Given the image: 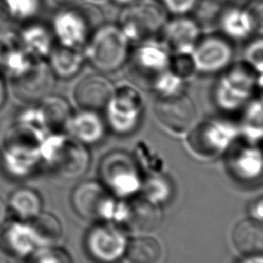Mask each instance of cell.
Wrapping results in <instances>:
<instances>
[{"label":"cell","mask_w":263,"mask_h":263,"mask_svg":"<svg viewBox=\"0 0 263 263\" xmlns=\"http://www.w3.org/2000/svg\"><path fill=\"white\" fill-rule=\"evenodd\" d=\"M8 241L9 248L13 250L15 255H25L31 252L36 245H39L36 235L31 226L13 225L9 228Z\"/></svg>","instance_id":"obj_27"},{"label":"cell","mask_w":263,"mask_h":263,"mask_svg":"<svg viewBox=\"0 0 263 263\" xmlns=\"http://www.w3.org/2000/svg\"><path fill=\"white\" fill-rule=\"evenodd\" d=\"M47 59L54 76L65 79L75 76L80 71L85 60L82 49L63 45L53 46Z\"/></svg>","instance_id":"obj_21"},{"label":"cell","mask_w":263,"mask_h":263,"mask_svg":"<svg viewBox=\"0 0 263 263\" xmlns=\"http://www.w3.org/2000/svg\"><path fill=\"white\" fill-rule=\"evenodd\" d=\"M239 263H263V255H250L246 256Z\"/></svg>","instance_id":"obj_36"},{"label":"cell","mask_w":263,"mask_h":263,"mask_svg":"<svg viewBox=\"0 0 263 263\" xmlns=\"http://www.w3.org/2000/svg\"><path fill=\"white\" fill-rule=\"evenodd\" d=\"M184 78L173 72L171 69L159 74L152 82V86L159 96L174 95L182 91Z\"/></svg>","instance_id":"obj_29"},{"label":"cell","mask_w":263,"mask_h":263,"mask_svg":"<svg viewBox=\"0 0 263 263\" xmlns=\"http://www.w3.org/2000/svg\"><path fill=\"white\" fill-rule=\"evenodd\" d=\"M121 219L133 230L151 231L159 225L161 214L153 200L139 197L129 200L123 205Z\"/></svg>","instance_id":"obj_16"},{"label":"cell","mask_w":263,"mask_h":263,"mask_svg":"<svg viewBox=\"0 0 263 263\" xmlns=\"http://www.w3.org/2000/svg\"><path fill=\"white\" fill-rule=\"evenodd\" d=\"M0 263H7V261L5 259H3L2 257H0Z\"/></svg>","instance_id":"obj_42"},{"label":"cell","mask_w":263,"mask_h":263,"mask_svg":"<svg viewBox=\"0 0 263 263\" xmlns=\"http://www.w3.org/2000/svg\"><path fill=\"white\" fill-rule=\"evenodd\" d=\"M258 82H259V84L263 87V73L258 74Z\"/></svg>","instance_id":"obj_41"},{"label":"cell","mask_w":263,"mask_h":263,"mask_svg":"<svg viewBox=\"0 0 263 263\" xmlns=\"http://www.w3.org/2000/svg\"><path fill=\"white\" fill-rule=\"evenodd\" d=\"M98 1H101V0H98Z\"/></svg>","instance_id":"obj_44"},{"label":"cell","mask_w":263,"mask_h":263,"mask_svg":"<svg viewBox=\"0 0 263 263\" xmlns=\"http://www.w3.org/2000/svg\"><path fill=\"white\" fill-rule=\"evenodd\" d=\"M157 119L166 128L183 133L194 122L196 110L192 100L184 92L159 96L154 104Z\"/></svg>","instance_id":"obj_10"},{"label":"cell","mask_w":263,"mask_h":263,"mask_svg":"<svg viewBox=\"0 0 263 263\" xmlns=\"http://www.w3.org/2000/svg\"><path fill=\"white\" fill-rule=\"evenodd\" d=\"M215 1H227V0H215Z\"/></svg>","instance_id":"obj_43"},{"label":"cell","mask_w":263,"mask_h":263,"mask_svg":"<svg viewBox=\"0 0 263 263\" xmlns=\"http://www.w3.org/2000/svg\"><path fill=\"white\" fill-rule=\"evenodd\" d=\"M198 0H161L164 9L176 15H186L197 5Z\"/></svg>","instance_id":"obj_32"},{"label":"cell","mask_w":263,"mask_h":263,"mask_svg":"<svg viewBox=\"0 0 263 263\" xmlns=\"http://www.w3.org/2000/svg\"><path fill=\"white\" fill-rule=\"evenodd\" d=\"M26 52L33 59L44 60L53 48V35L44 25L32 23L25 26L18 34Z\"/></svg>","instance_id":"obj_20"},{"label":"cell","mask_w":263,"mask_h":263,"mask_svg":"<svg viewBox=\"0 0 263 263\" xmlns=\"http://www.w3.org/2000/svg\"><path fill=\"white\" fill-rule=\"evenodd\" d=\"M85 245L89 256L99 263H114L126 249L123 231L108 223L93 226L86 235Z\"/></svg>","instance_id":"obj_8"},{"label":"cell","mask_w":263,"mask_h":263,"mask_svg":"<svg viewBox=\"0 0 263 263\" xmlns=\"http://www.w3.org/2000/svg\"><path fill=\"white\" fill-rule=\"evenodd\" d=\"M92 14L88 7H80V5L63 7L52 18L53 37L60 45L83 49L96 27Z\"/></svg>","instance_id":"obj_3"},{"label":"cell","mask_w":263,"mask_h":263,"mask_svg":"<svg viewBox=\"0 0 263 263\" xmlns=\"http://www.w3.org/2000/svg\"><path fill=\"white\" fill-rule=\"evenodd\" d=\"M130 58L133 70L152 84L159 74L170 69L172 51L163 41L147 38L140 41Z\"/></svg>","instance_id":"obj_11"},{"label":"cell","mask_w":263,"mask_h":263,"mask_svg":"<svg viewBox=\"0 0 263 263\" xmlns=\"http://www.w3.org/2000/svg\"><path fill=\"white\" fill-rule=\"evenodd\" d=\"M30 226L33 229L39 245H50L55 242L62 233L59 220L51 214L40 213L33 218Z\"/></svg>","instance_id":"obj_26"},{"label":"cell","mask_w":263,"mask_h":263,"mask_svg":"<svg viewBox=\"0 0 263 263\" xmlns=\"http://www.w3.org/2000/svg\"><path fill=\"white\" fill-rule=\"evenodd\" d=\"M67 127L77 140L84 143L97 142L104 134L102 120L93 111L84 110L75 116L72 115Z\"/></svg>","instance_id":"obj_24"},{"label":"cell","mask_w":263,"mask_h":263,"mask_svg":"<svg viewBox=\"0 0 263 263\" xmlns=\"http://www.w3.org/2000/svg\"><path fill=\"white\" fill-rule=\"evenodd\" d=\"M243 59L255 73H263V35H259L248 42L243 50Z\"/></svg>","instance_id":"obj_30"},{"label":"cell","mask_w":263,"mask_h":263,"mask_svg":"<svg viewBox=\"0 0 263 263\" xmlns=\"http://www.w3.org/2000/svg\"><path fill=\"white\" fill-rule=\"evenodd\" d=\"M191 58L195 72L213 74L229 67L233 58V49L226 38L209 35L198 39Z\"/></svg>","instance_id":"obj_9"},{"label":"cell","mask_w":263,"mask_h":263,"mask_svg":"<svg viewBox=\"0 0 263 263\" xmlns=\"http://www.w3.org/2000/svg\"><path fill=\"white\" fill-rule=\"evenodd\" d=\"M170 69L183 78L193 74L195 68L191 53H172Z\"/></svg>","instance_id":"obj_31"},{"label":"cell","mask_w":263,"mask_h":263,"mask_svg":"<svg viewBox=\"0 0 263 263\" xmlns=\"http://www.w3.org/2000/svg\"><path fill=\"white\" fill-rule=\"evenodd\" d=\"M107 107L112 123L120 129H125L132 127L140 115L141 97L130 86H121L113 91Z\"/></svg>","instance_id":"obj_14"},{"label":"cell","mask_w":263,"mask_h":263,"mask_svg":"<svg viewBox=\"0 0 263 263\" xmlns=\"http://www.w3.org/2000/svg\"><path fill=\"white\" fill-rule=\"evenodd\" d=\"M9 208L18 218L30 221L41 213V197L34 189L21 187L11 193Z\"/></svg>","instance_id":"obj_25"},{"label":"cell","mask_w":263,"mask_h":263,"mask_svg":"<svg viewBox=\"0 0 263 263\" xmlns=\"http://www.w3.org/2000/svg\"><path fill=\"white\" fill-rule=\"evenodd\" d=\"M33 60L35 59L24 49L18 35L9 31L0 32V71L13 77L25 70Z\"/></svg>","instance_id":"obj_17"},{"label":"cell","mask_w":263,"mask_h":263,"mask_svg":"<svg viewBox=\"0 0 263 263\" xmlns=\"http://www.w3.org/2000/svg\"><path fill=\"white\" fill-rule=\"evenodd\" d=\"M4 100H5V86H4L3 79H2V77L0 75V107L3 104Z\"/></svg>","instance_id":"obj_38"},{"label":"cell","mask_w":263,"mask_h":263,"mask_svg":"<svg viewBox=\"0 0 263 263\" xmlns=\"http://www.w3.org/2000/svg\"><path fill=\"white\" fill-rule=\"evenodd\" d=\"M46 143L44 156L57 173L64 177L76 178L81 176L88 166L87 150L75 140L58 137Z\"/></svg>","instance_id":"obj_5"},{"label":"cell","mask_w":263,"mask_h":263,"mask_svg":"<svg viewBox=\"0 0 263 263\" xmlns=\"http://www.w3.org/2000/svg\"><path fill=\"white\" fill-rule=\"evenodd\" d=\"M219 26L222 33L229 39L245 40L256 32V23L249 8L232 6L220 15Z\"/></svg>","instance_id":"obj_18"},{"label":"cell","mask_w":263,"mask_h":263,"mask_svg":"<svg viewBox=\"0 0 263 263\" xmlns=\"http://www.w3.org/2000/svg\"><path fill=\"white\" fill-rule=\"evenodd\" d=\"M129 40L118 25L98 26L83 47L85 60L102 73L118 71L128 60Z\"/></svg>","instance_id":"obj_1"},{"label":"cell","mask_w":263,"mask_h":263,"mask_svg":"<svg viewBox=\"0 0 263 263\" xmlns=\"http://www.w3.org/2000/svg\"><path fill=\"white\" fill-rule=\"evenodd\" d=\"M71 203L76 214L84 220L109 218L115 208L110 190L97 181L79 183L71 194Z\"/></svg>","instance_id":"obj_6"},{"label":"cell","mask_w":263,"mask_h":263,"mask_svg":"<svg viewBox=\"0 0 263 263\" xmlns=\"http://www.w3.org/2000/svg\"><path fill=\"white\" fill-rule=\"evenodd\" d=\"M12 21L30 22L41 9V0H1Z\"/></svg>","instance_id":"obj_28"},{"label":"cell","mask_w":263,"mask_h":263,"mask_svg":"<svg viewBox=\"0 0 263 263\" xmlns=\"http://www.w3.org/2000/svg\"><path fill=\"white\" fill-rule=\"evenodd\" d=\"M254 81V71L246 63L237 64L230 67L220 79L218 95L225 102L241 101L251 92Z\"/></svg>","instance_id":"obj_15"},{"label":"cell","mask_w":263,"mask_h":263,"mask_svg":"<svg viewBox=\"0 0 263 263\" xmlns=\"http://www.w3.org/2000/svg\"><path fill=\"white\" fill-rule=\"evenodd\" d=\"M11 21L12 20L8 15L6 9L4 8L2 1L0 0V32L6 31V28L8 27V25L10 24Z\"/></svg>","instance_id":"obj_35"},{"label":"cell","mask_w":263,"mask_h":263,"mask_svg":"<svg viewBox=\"0 0 263 263\" xmlns=\"http://www.w3.org/2000/svg\"><path fill=\"white\" fill-rule=\"evenodd\" d=\"M128 263H162L163 249L160 242L150 236L132 239L125 249Z\"/></svg>","instance_id":"obj_22"},{"label":"cell","mask_w":263,"mask_h":263,"mask_svg":"<svg viewBox=\"0 0 263 263\" xmlns=\"http://www.w3.org/2000/svg\"><path fill=\"white\" fill-rule=\"evenodd\" d=\"M43 123L50 129L67 127L72 111L68 101L60 96H47L41 101L39 108Z\"/></svg>","instance_id":"obj_23"},{"label":"cell","mask_w":263,"mask_h":263,"mask_svg":"<svg viewBox=\"0 0 263 263\" xmlns=\"http://www.w3.org/2000/svg\"><path fill=\"white\" fill-rule=\"evenodd\" d=\"M3 216H4V203H3L2 199L0 198V223L3 219Z\"/></svg>","instance_id":"obj_40"},{"label":"cell","mask_w":263,"mask_h":263,"mask_svg":"<svg viewBox=\"0 0 263 263\" xmlns=\"http://www.w3.org/2000/svg\"><path fill=\"white\" fill-rule=\"evenodd\" d=\"M111 82L101 74L83 77L74 88V100L83 110L100 111L105 109L113 95Z\"/></svg>","instance_id":"obj_12"},{"label":"cell","mask_w":263,"mask_h":263,"mask_svg":"<svg viewBox=\"0 0 263 263\" xmlns=\"http://www.w3.org/2000/svg\"><path fill=\"white\" fill-rule=\"evenodd\" d=\"M231 238L242 255H263V224L257 219H243L236 223Z\"/></svg>","instance_id":"obj_19"},{"label":"cell","mask_w":263,"mask_h":263,"mask_svg":"<svg viewBox=\"0 0 263 263\" xmlns=\"http://www.w3.org/2000/svg\"><path fill=\"white\" fill-rule=\"evenodd\" d=\"M114 2H116L117 4H120L122 6H126V5H129L134 2H136L137 0H113Z\"/></svg>","instance_id":"obj_39"},{"label":"cell","mask_w":263,"mask_h":263,"mask_svg":"<svg viewBox=\"0 0 263 263\" xmlns=\"http://www.w3.org/2000/svg\"><path fill=\"white\" fill-rule=\"evenodd\" d=\"M32 263H70V261L65 253L57 250H48L38 253L32 260Z\"/></svg>","instance_id":"obj_33"},{"label":"cell","mask_w":263,"mask_h":263,"mask_svg":"<svg viewBox=\"0 0 263 263\" xmlns=\"http://www.w3.org/2000/svg\"><path fill=\"white\" fill-rule=\"evenodd\" d=\"M54 3L61 5L62 7H72L80 5L83 0H52Z\"/></svg>","instance_id":"obj_37"},{"label":"cell","mask_w":263,"mask_h":263,"mask_svg":"<svg viewBox=\"0 0 263 263\" xmlns=\"http://www.w3.org/2000/svg\"><path fill=\"white\" fill-rule=\"evenodd\" d=\"M163 42L172 53H191L200 38L198 24L186 15H176L166 21L162 29Z\"/></svg>","instance_id":"obj_13"},{"label":"cell","mask_w":263,"mask_h":263,"mask_svg":"<svg viewBox=\"0 0 263 263\" xmlns=\"http://www.w3.org/2000/svg\"><path fill=\"white\" fill-rule=\"evenodd\" d=\"M165 22L166 10L161 3L155 0H137L122 10L118 26L129 42H140L161 31Z\"/></svg>","instance_id":"obj_2"},{"label":"cell","mask_w":263,"mask_h":263,"mask_svg":"<svg viewBox=\"0 0 263 263\" xmlns=\"http://www.w3.org/2000/svg\"><path fill=\"white\" fill-rule=\"evenodd\" d=\"M55 76L45 60L35 59L21 73L11 77L15 97L26 103L41 102L54 85Z\"/></svg>","instance_id":"obj_7"},{"label":"cell","mask_w":263,"mask_h":263,"mask_svg":"<svg viewBox=\"0 0 263 263\" xmlns=\"http://www.w3.org/2000/svg\"><path fill=\"white\" fill-rule=\"evenodd\" d=\"M104 186L119 194L134 192L140 185V174L135 159L124 151L106 154L100 164Z\"/></svg>","instance_id":"obj_4"},{"label":"cell","mask_w":263,"mask_h":263,"mask_svg":"<svg viewBox=\"0 0 263 263\" xmlns=\"http://www.w3.org/2000/svg\"><path fill=\"white\" fill-rule=\"evenodd\" d=\"M251 211L256 219L263 221V195H260L251 204Z\"/></svg>","instance_id":"obj_34"}]
</instances>
